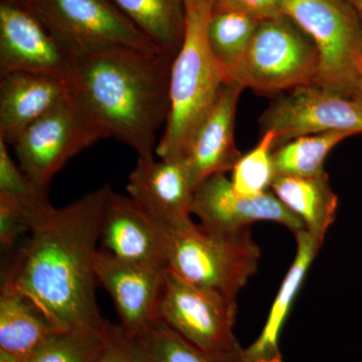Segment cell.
Listing matches in <instances>:
<instances>
[{"label": "cell", "mask_w": 362, "mask_h": 362, "mask_svg": "<svg viewBox=\"0 0 362 362\" xmlns=\"http://www.w3.org/2000/svg\"><path fill=\"white\" fill-rule=\"evenodd\" d=\"M109 185L70 206L30 233L2 271L1 290L33 302L57 330L104 329L96 300L95 259Z\"/></svg>", "instance_id": "1"}, {"label": "cell", "mask_w": 362, "mask_h": 362, "mask_svg": "<svg viewBox=\"0 0 362 362\" xmlns=\"http://www.w3.org/2000/svg\"><path fill=\"white\" fill-rule=\"evenodd\" d=\"M173 57L156 49L104 45L71 52L70 96L107 138L153 158L157 132L169 113Z\"/></svg>", "instance_id": "2"}, {"label": "cell", "mask_w": 362, "mask_h": 362, "mask_svg": "<svg viewBox=\"0 0 362 362\" xmlns=\"http://www.w3.org/2000/svg\"><path fill=\"white\" fill-rule=\"evenodd\" d=\"M185 32L169 77V113L156 152L160 159H181L202 121L228 82L207 42L213 0H185Z\"/></svg>", "instance_id": "3"}, {"label": "cell", "mask_w": 362, "mask_h": 362, "mask_svg": "<svg viewBox=\"0 0 362 362\" xmlns=\"http://www.w3.org/2000/svg\"><path fill=\"white\" fill-rule=\"evenodd\" d=\"M161 228L168 269L189 284L237 300L258 271L261 249L250 228L214 233L192 220Z\"/></svg>", "instance_id": "4"}, {"label": "cell", "mask_w": 362, "mask_h": 362, "mask_svg": "<svg viewBox=\"0 0 362 362\" xmlns=\"http://www.w3.org/2000/svg\"><path fill=\"white\" fill-rule=\"evenodd\" d=\"M283 13L316 45L313 84L352 98L362 71V25L344 0H285Z\"/></svg>", "instance_id": "5"}, {"label": "cell", "mask_w": 362, "mask_h": 362, "mask_svg": "<svg viewBox=\"0 0 362 362\" xmlns=\"http://www.w3.org/2000/svg\"><path fill=\"white\" fill-rule=\"evenodd\" d=\"M316 45L286 14L259 21L246 54L228 76L261 94L313 84L318 71Z\"/></svg>", "instance_id": "6"}, {"label": "cell", "mask_w": 362, "mask_h": 362, "mask_svg": "<svg viewBox=\"0 0 362 362\" xmlns=\"http://www.w3.org/2000/svg\"><path fill=\"white\" fill-rule=\"evenodd\" d=\"M237 316L235 299L189 284L168 269L158 320L190 344L214 356H242L233 333Z\"/></svg>", "instance_id": "7"}, {"label": "cell", "mask_w": 362, "mask_h": 362, "mask_svg": "<svg viewBox=\"0 0 362 362\" xmlns=\"http://www.w3.org/2000/svg\"><path fill=\"white\" fill-rule=\"evenodd\" d=\"M105 138L103 131L68 92L52 110L21 133L13 148L21 170L47 188L66 162Z\"/></svg>", "instance_id": "8"}, {"label": "cell", "mask_w": 362, "mask_h": 362, "mask_svg": "<svg viewBox=\"0 0 362 362\" xmlns=\"http://www.w3.org/2000/svg\"><path fill=\"white\" fill-rule=\"evenodd\" d=\"M23 4L69 54L104 45L159 51L112 0H23Z\"/></svg>", "instance_id": "9"}, {"label": "cell", "mask_w": 362, "mask_h": 362, "mask_svg": "<svg viewBox=\"0 0 362 362\" xmlns=\"http://www.w3.org/2000/svg\"><path fill=\"white\" fill-rule=\"evenodd\" d=\"M275 134L274 150L301 136L344 132L362 134V106L315 84L299 86L272 102L259 118Z\"/></svg>", "instance_id": "10"}, {"label": "cell", "mask_w": 362, "mask_h": 362, "mask_svg": "<svg viewBox=\"0 0 362 362\" xmlns=\"http://www.w3.org/2000/svg\"><path fill=\"white\" fill-rule=\"evenodd\" d=\"M192 214L199 218L204 228L214 233L240 232L257 221L280 223L294 235L305 230L302 221L271 190L255 197L240 194L226 173L209 176L197 183L192 197Z\"/></svg>", "instance_id": "11"}, {"label": "cell", "mask_w": 362, "mask_h": 362, "mask_svg": "<svg viewBox=\"0 0 362 362\" xmlns=\"http://www.w3.org/2000/svg\"><path fill=\"white\" fill-rule=\"evenodd\" d=\"M168 269L130 263L100 249L95 259L98 285L113 300L125 332L144 337L158 321Z\"/></svg>", "instance_id": "12"}, {"label": "cell", "mask_w": 362, "mask_h": 362, "mask_svg": "<svg viewBox=\"0 0 362 362\" xmlns=\"http://www.w3.org/2000/svg\"><path fill=\"white\" fill-rule=\"evenodd\" d=\"M70 54L23 4H0V74H44L65 80Z\"/></svg>", "instance_id": "13"}, {"label": "cell", "mask_w": 362, "mask_h": 362, "mask_svg": "<svg viewBox=\"0 0 362 362\" xmlns=\"http://www.w3.org/2000/svg\"><path fill=\"white\" fill-rule=\"evenodd\" d=\"M195 185L183 159L138 158L129 175L128 197L164 228L192 220Z\"/></svg>", "instance_id": "14"}, {"label": "cell", "mask_w": 362, "mask_h": 362, "mask_svg": "<svg viewBox=\"0 0 362 362\" xmlns=\"http://www.w3.org/2000/svg\"><path fill=\"white\" fill-rule=\"evenodd\" d=\"M99 243L123 261L168 269L161 226L131 197L112 188L102 214Z\"/></svg>", "instance_id": "15"}, {"label": "cell", "mask_w": 362, "mask_h": 362, "mask_svg": "<svg viewBox=\"0 0 362 362\" xmlns=\"http://www.w3.org/2000/svg\"><path fill=\"white\" fill-rule=\"evenodd\" d=\"M245 88L235 81L223 85L216 103L199 125L183 156L195 187L209 176L232 171L242 156L235 141V114Z\"/></svg>", "instance_id": "16"}, {"label": "cell", "mask_w": 362, "mask_h": 362, "mask_svg": "<svg viewBox=\"0 0 362 362\" xmlns=\"http://www.w3.org/2000/svg\"><path fill=\"white\" fill-rule=\"evenodd\" d=\"M68 95L64 78L44 74H0V139L13 146L21 133Z\"/></svg>", "instance_id": "17"}, {"label": "cell", "mask_w": 362, "mask_h": 362, "mask_svg": "<svg viewBox=\"0 0 362 362\" xmlns=\"http://www.w3.org/2000/svg\"><path fill=\"white\" fill-rule=\"evenodd\" d=\"M296 254L272 303L265 325L258 338L244 349L246 362H283L280 338L307 273L320 252L323 242L306 230L296 233Z\"/></svg>", "instance_id": "18"}, {"label": "cell", "mask_w": 362, "mask_h": 362, "mask_svg": "<svg viewBox=\"0 0 362 362\" xmlns=\"http://www.w3.org/2000/svg\"><path fill=\"white\" fill-rule=\"evenodd\" d=\"M271 192L304 223L305 230L324 242L337 220L338 197L327 173L313 176H278Z\"/></svg>", "instance_id": "19"}, {"label": "cell", "mask_w": 362, "mask_h": 362, "mask_svg": "<svg viewBox=\"0 0 362 362\" xmlns=\"http://www.w3.org/2000/svg\"><path fill=\"white\" fill-rule=\"evenodd\" d=\"M56 328L33 302L18 293H0V350L28 362Z\"/></svg>", "instance_id": "20"}, {"label": "cell", "mask_w": 362, "mask_h": 362, "mask_svg": "<svg viewBox=\"0 0 362 362\" xmlns=\"http://www.w3.org/2000/svg\"><path fill=\"white\" fill-rule=\"evenodd\" d=\"M112 1L159 51L175 58L185 37V0Z\"/></svg>", "instance_id": "21"}, {"label": "cell", "mask_w": 362, "mask_h": 362, "mask_svg": "<svg viewBox=\"0 0 362 362\" xmlns=\"http://www.w3.org/2000/svg\"><path fill=\"white\" fill-rule=\"evenodd\" d=\"M0 201L7 202L30 223L32 232L47 223L57 209L49 202L47 188L40 187L21 170L0 139Z\"/></svg>", "instance_id": "22"}, {"label": "cell", "mask_w": 362, "mask_h": 362, "mask_svg": "<svg viewBox=\"0 0 362 362\" xmlns=\"http://www.w3.org/2000/svg\"><path fill=\"white\" fill-rule=\"evenodd\" d=\"M259 21L243 11L213 4L207 23V42L228 78L246 54Z\"/></svg>", "instance_id": "23"}, {"label": "cell", "mask_w": 362, "mask_h": 362, "mask_svg": "<svg viewBox=\"0 0 362 362\" xmlns=\"http://www.w3.org/2000/svg\"><path fill=\"white\" fill-rule=\"evenodd\" d=\"M349 133L328 132L301 136L273 152L275 177L313 176L325 173L324 162L332 149L350 137Z\"/></svg>", "instance_id": "24"}, {"label": "cell", "mask_w": 362, "mask_h": 362, "mask_svg": "<svg viewBox=\"0 0 362 362\" xmlns=\"http://www.w3.org/2000/svg\"><path fill=\"white\" fill-rule=\"evenodd\" d=\"M110 324L104 329L56 331L28 362H97Z\"/></svg>", "instance_id": "25"}, {"label": "cell", "mask_w": 362, "mask_h": 362, "mask_svg": "<svg viewBox=\"0 0 362 362\" xmlns=\"http://www.w3.org/2000/svg\"><path fill=\"white\" fill-rule=\"evenodd\" d=\"M275 134L263 133L258 144L246 154H242L232 169L230 182L240 194L255 197L271 190L275 178L273 165Z\"/></svg>", "instance_id": "26"}, {"label": "cell", "mask_w": 362, "mask_h": 362, "mask_svg": "<svg viewBox=\"0 0 362 362\" xmlns=\"http://www.w3.org/2000/svg\"><path fill=\"white\" fill-rule=\"evenodd\" d=\"M144 338L148 343L154 362H246L244 354L239 356L206 354L159 320Z\"/></svg>", "instance_id": "27"}, {"label": "cell", "mask_w": 362, "mask_h": 362, "mask_svg": "<svg viewBox=\"0 0 362 362\" xmlns=\"http://www.w3.org/2000/svg\"><path fill=\"white\" fill-rule=\"evenodd\" d=\"M97 362H153V357L144 337H133L119 324H110Z\"/></svg>", "instance_id": "28"}, {"label": "cell", "mask_w": 362, "mask_h": 362, "mask_svg": "<svg viewBox=\"0 0 362 362\" xmlns=\"http://www.w3.org/2000/svg\"><path fill=\"white\" fill-rule=\"evenodd\" d=\"M26 233H32V228L25 216L11 204L0 201V244L2 250L11 249Z\"/></svg>", "instance_id": "29"}, {"label": "cell", "mask_w": 362, "mask_h": 362, "mask_svg": "<svg viewBox=\"0 0 362 362\" xmlns=\"http://www.w3.org/2000/svg\"><path fill=\"white\" fill-rule=\"evenodd\" d=\"M285 0H213L214 6L235 9L259 21L282 16Z\"/></svg>", "instance_id": "30"}, {"label": "cell", "mask_w": 362, "mask_h": 362, "mask_svg": "<svg viewBox=\"0 0 362 362\" xmlns=\"http://www.w3.org/2000/svg\"><path fill=\"white\" fill-rule=\"evenodd\" d=\"M344 1L356 11L362 25V0H344Z\"/></svg>", "instance_id": "31"}, {"label": "cell", "mask_w": 362, "mask_h": 362, "mask_svg": "<svg viewBox=\"0 0 362 362\" xmlns=\"http://www.w3.org/2000/svg\"><path fill=\"white\" fill-rule=\"evenodd\" d=\"M354 100L362 106V71L361 76H359L358 82H357L356 90H354Z\"/></svg>", "instance_id": "32"}, {"label": "cell", "mask_w": 362, "mask_h": 362, "mask_svg": "<svg viewBox=\"0 0 362 362\" xmlns=\"http://www.w3.org/2000/svg\"><path fill=\"white\" fill-rule=\"evenodd\" d=\"M0 362H28V361H23V359L20 358V357L11 356V354H7V352L2 351V350H0Z\"/></svg>", "instance_id": "33"}, {"label": "cell", "mask_w": 362, "mask_h": 362, "mask_svg": "<svg viewBox=\"0 0 362 362\" xmlns=\"http://www.w3.org/2000/svg\"><path fill=\"white\" fill-rule=\"evenodd\" d=\"M11 1H16V0H11Z\"/></svg>", "instance_id": "34"}, {"label": "cell", "mask_w": 362, "mask_h": 362, "mask_svg": "<svg viewBox=\"0 0 362 362\" xmlns=\"http://www.w3.org/2000/svg\"><path fill=\"white\" fill-rule=\"evenodd\" d=\"M154 362V361H153Z\"/></svg>", "instance_id": "35"}]
</instances>
